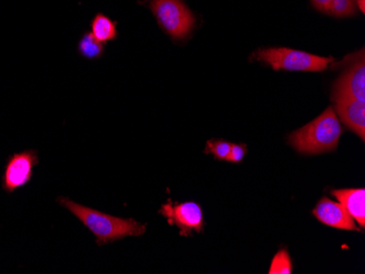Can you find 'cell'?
<instances>
[{
	"label": "cell",
	"mask_w": 365,
	"mask_h": 274,
	"mask_svg": "<svg viewBox=\"0 0 365 274\" xmlns=\"http://www.w3.org/2000/svg\"><path fill=\"white\" fill-rule=\"evenodd\" d=\"M232 143L227 142L225 140H209L207 142V148L205 152L211 153L215 155L217 159H225L227 161V157L231 150Z\"/></svg>",
	"instance_id": "15"
},
{
	"label": "cell",
	"mask_w": 365,
	"mask_h": 274,
	"mask_svg": "<svg viewBox=\"0 0 365 274\" xmlns=\"http://www.w3.org/2000/svg\"><path fill=\"white\" fill-rule=\"evenodd\" d=\"M78 52L87 59H96L101 57L104 52L103 43L96 40L91 32L82 36L78 44Z\"/></svg>",
	"instance_id": "12"
},
{
	"label": "cell",
	"mask_w": 365,
	"mask_h": 274,
	"mask_svg": "<svg viewBox=\"0 0 365 274\" xmlns=\"http://www.w3.org/2000/svg\"><path fill=\"white\" fill-rule=\"evenodd\" d=\"M342 132L337 114L330 106L317 120L291 134L289 142L299 152L319 154L335 150Z\"/></svg>",
	"instance_id": "2"
},
{
	"label": "cell",
	"mask_w": 365,
	"mask_h": 274,
	"mask_svg": "<svg viewBox=\"0 0 365 274\" xmlns=\"http://www.w3.org/2000/svg\"><path fill=\"white\" fill-rule=\"evenodd\" d=\"M246 152H247V150H246V146H244V144H233L232 143L231 150H230L227 161L233 163L241 162L245 157Z\"/></svg>",
	"instance_id": "16"
},
{
	"label": "cell",
	"mask_w": 365,
	"mask_h": 274,
	"mask_svg": "<svg viewBox=\"0 0 365 274\" xmlns=\"http://www.w3.org/2000/svg\"><path fill=\"white\" fill-rule=\"evenodd\" d=\"M336 112L341 122L363 141L365 139V104L359 100L336 101Z\"/></svg>",
	"instance_id": "9"
},
{
	"label": "cell",
	"mask_w": 365,
	"mask_h": 274,
	"mask_svg": "<svg viewBox=\"0 0 365 274\" xmlns=\"http://www.w3.org/2000/svg\"><path fill=\"white\" fill-rule=\"evenodd\" d=\"M270 274H291L292 273V263L290 255L286 249L279 251L274 255L269 269Z\"/></svg>",
	"instance_id": "14"
},
{
	"label": "cell",
	"mask_w": 365,
	"mask_h": 274,
	"mask_svg": "<svg viewBox=\"0 0 365 274\" xmlns=\"http://www.w3.org/2000/svg\"><path fill=\"white\" fill-rule=\"evenodd\" d=\"M331 99L339 101L344 99L359 100L365 102V63L364 55L346 69L334 85Z\"/></svg>",
	"instance_id": "6"
},
{
	"label": "cell",
	"mask_w": 365,
	"mask_h": 274,
	"mask_svg": "<svg viewBox=\"0 0 365 274\" xmlns=\"http://www.w3.org/2000/svg\"><path fill=\"white\" fill-rule=\"evenodd\" d=\"M159 26L172 40H185L195 26L194 14L182 0H148Z\"/></svg>",
	"instance_id": "4"
},
{
	"label": "cell",
	"mask_w": 365,
	"mask_h": 274,
	"mask_svg": "<svg viewBox=\"0 0 365 274\" xmlns=\"http://www.w3.org/2000/svg\"><path fill=\"white\" fill-rule=\"evenodd\" d=\"M257 60L267 63L274 70L311 71L319 73L333 63L331 57H321L286 47L259 50L254 54Z\"/></svg>",
	"instance_id": "3"
},
{
	"label": "cell",
	"mask_w": 365,
	"mask_h": 274,
	"mask_svg": "<svg viewBox=\"0 0 365 274\" xmlns=\"http://www.w3.org/2000/svg\"><path fill=\"white\" fill-rule=\"evenodd\" d=\"M311 1L314 8L323 14H328L330 5L333 3V0H311Z\"/></svg>",
	"instance_id": "17"
},
{
	"label": "cell",
	"mask_w": 365,
	"mask_h": 274,
	"mask_svg": "<svg viewBox=\"0 0 365 274\" xmlns=\"http://www.w3.org/2000/svg\"><path fill=\"white\" fill-rule=\"evenodd\" d=\"M356 1V5L358 6L359 10L361 11H365V0H354Z\"/></svg>",
	"instance_id": "18"
},
{
	"label": "cell",
	"mask_w": 365,
	"mask_h": 274,
	"mask_svg": "<svg viewBox=\"0 0 365 274\" xmlns=\"http://www.w3.org/2000/svg\"><path fill=\"white\" fill-rule=\"evenodd\" d=\"M313 214L319 222L331 228H339V230L360 231V228H356L354 218L346 212L344 206L328 198L321 199L317 208L314 209Z\"/></svg>",
	"instance_id": "8"
},
{
	"label": "cell",
	"mask_w": 365,
	"mask_h": 274,
	"mask_svg": "<svg viewBox=\"0 0 365 274\" xmlns=\"http://www.w3.org/2000/svg\"><path fill=\"white\" fill-rule=\"evenodd\" d=\"M58 202L76 218H79L86 228L96 236L98 246L127 236H141L145 234V224H140L133 218H120L78 204L68 198H58Z\"/></svg>",
	"instance_id": "1"
},
{
	"label": "cell",
	"mask_w": 365,
	"mask_h": 274,
	"mask_svg": "<svg viewBox=\"0 0 365 274\" xmlns=\"http://www.w3.org/2000/svg\"><path fill=\"white\" fill-rule=\"evenodd\" d=\"M167 218L170 225H175L180 228L182 236H190L192 231L202 232L204 228V214L202 206L194 201L173 204L171 200L164 204L159 211Z\"/></svg>",
	"instance_id": "5"
},
{
	"label": "cell",
	"mask_w": 365,
	"mask_h": 274,
	"mask_svg": "<svg viewBox=\"0 0 365 274\" xmlns=\"http://www.w3.org/2000/svg\"><path fill=\"white\" fill-rule=\"evenodd\" d=\"M38 164V157L34 151H24L12 155L6 167L4 175V188L8 192L26 185L32 179L33 167Z\"/></svg>",
	"instance_id": "7"
},
{
	"label": "cell",
	"mask_w": 365,
	"mask_h": 274,
	"mask_svg": "<svg viewBox=\"0 0 365 274\" xmlns=\"http://www.w3.org/2000/svg\"><path fill=\"white\" fill-rule=\"evenodd\" d=\"M356 12L354 0H333L328 14L336 18L352 17Z\"/></svg>",
	"instance_id": "13"
},
{
	"label": "cell",
	"mask_w": 365,
	"mask_h": 274,
	"mask_svg": "<svg viewBox=\"0 0 365 274\" xmlns=\"http://www.w3.org/2000/svg\"><path fill=\"white\" fill-rule=\"evenodd\" d=\"M333 195L337 198L339 204L344 206L346 212L354 221L360 224L361 228L365 225V190L342 189L335 190Z\"/></svg>",
	"instance_id": "10"
},
{
	"label": "cell",
	"mask_w": 365,
	"mask_h": 274,
	"mask_svg": "<svg viewBox=\"0 0 365 274\" xmlns=\"http://www.w3.org/2000/svg\"><path fill=\"white\" fill-rule=\"evenodd\" d=\"M91 33L101 43L110 42L118 38L116 23L106 14H96L91 22Z\"/></svg>",
	"instance_id": "11"
}]
</instances>
